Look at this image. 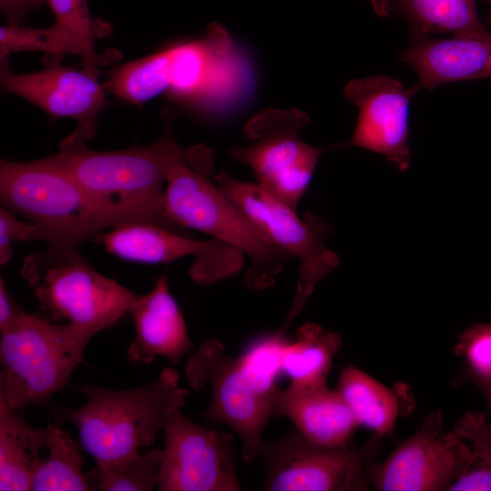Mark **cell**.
<instances>
[{"mask_svg":"<svg viewBox=\"0 0 491 491\" xmlns=\"http://www.w3.org/2000/svg\"><path fill=\"white\" fill-rule=\"evenodd\" d=\"M213 157L199 147L185 150L171 135L166 154L165 217L176 226L206 234L251 262L245 284L252 290L272 286L289 257L274 246L246 213L210 179Z\"/></svg>","mask_w":491,"mask_h":491,"instance_id":"cell-1","label":"cell"},{"mask_svg":"<svg viewBox=\"0 0 491 491\" xmlns=\"http://www.w3.org/2000/svg\"><path fill=\"white\" fill-rule=\"evenodd\" d=\"M170 130L153 144L95 151L85 140L66 136L49 158L66 170L119 225L142 221L180 232L164 213Z\"/></svg>","mask_w":491,"mask_h":491,"instance_id":"cell-2","label":"cell"},{"mask_svg":"<svg viewBox=\"0 0 491 491\" xmlns=\"http://www.w3.org/2000/svg\"><path fill=\"white\" fill-rule=\"evenodd\" d=\"M179 380L177 371L166 367L154 380L132 388L77 386L87 402L77 408L58 406L57 418L77 428L82 447L95 461L132 456L154 443L171 408L185 405L189 392Z\"/></svg>","mask_w":491,"mask_h":491,"instance_id":"cell-3","label":"cell"},{"mask_svg":"<svg viewBox=\"0 0 491 491\" xmlns=\"http://www.w3.org/2000/svg\"><path fill=\"white\" fill-rule=\"evenodd\" d=\"M0 200L35 225L33 240L51 247H79L119 225L49 156L27 162L1 159Z\"/></svg>","mask_w":491,"mask_h":491,"instance_id":"cell-4","label":"cell"},{"mask_svg":"<svg viewBox=\"0 0 491 491\" xmlns=\"http://www.w3.org/2000/svg\"><path fill=\"white\" fill-rule=\"evenodd\" d=\"M93 336L23 310L0 339V396L13 408L46 404L83 361Z\"/></svg>","mask_w":491,"mask_h":491,"instance_id":"cell-5","label":"cell"},{"mask_svg":"<svg viewBox=\"0 0 491 491\" xmlns=\"http://www.w3.org/2000/svg\"><path fill=\"white\" fill-rule=\"evenodd\" d=\"M20 274L52 320L93 336L128 314L137 295L96 271L79 247L31 253Z\"/></svg>","mask_w":491,"mask_h":491,"instance_id":"cell-6","label":"cell"},{"mask_svg":"<svg viewBox=\"0 0 491 491\" xmlns=\"http://www.w3.org/2000/svg\"><path fill=\"white\" fill-rule=\"evenodd\" d=\"M188 385L200 390L208 384L210 403L203 416L213 424L234 429L242 441V458H258L262 433L273 416L279 387L267 388L258 384L247 371L240 356L227 355L222 342L205 340L185 366Z\"/></svg>","mask_w":491,"mask_h":491,"instance_id":"cell-7","label":"cell"},{"mask_svg":"<svg viewBox=\"0 0 491 491\" xmlns=\"http://www.w3.org/2000/svg\"><path fill=\"white\" fill-rule=\"evenodd\" d=\"M308 121V116L296 109L265 110L244 127L251 143L229 149L233 159L252 169L256 184L296 210L321 155L327 150L299 138Z\"/></svg>","mask_w":491,"mask_h":491,"instance_id":"cell-8","label":"cell"},{"mask_svg":"<svg viewBox=\"0 0 491 491\" xmlns=\"http://www.w3.org/2000/svg\"><path fill=\"white\" fill-rule=\"evenodd\" d=\"M382 436L359 448L316 444L298 430L262 440L258 458L265 462V491H348L367 487L366 466L379 451Z\"/></svg>","mask_w":491,"mask_h":491,"instance_id":"cell-9","label":"cell"},{"mask_svg":"<svg viewBox=\"0 0 491 491\" xmlns=\"http://www.w3.org/2000/svg\"><path fill=\"white\" fill-rule=\"evenodd\" d=\"M215 178L266 238L289 258L298 261L301 281L314 286L339 265L337 255L326 246L331 228L322 218L312 213L301 218L296 209L256 183L243 182L225 173Z\"/></svg>","mask_w":491,"mask_h":491,"instance_id":"cell-10","label":"cell"},{"mask_svg":"<svg viewBox=\"0 0 491 491\" xmlns=\"http://www.w3.org/2000/svg\"><path fill=\"white\" fill-rule=\"evenodd\" d=\"M180 408H171L165 418L157 490H242L233 435L203 427Z\"/></svg>","mask_w":491,"mask_h":491,"instance_id":"cell-11","label":"cell"},{"mask_svg":"<svg viewBox=\"0 0 491 491\" xmlns=\"http://www.w3.org/2000/svg\"><path fill=\"white\" fill-rule=\"evenodd\" d=\"M469 456L467 442L445 431L442 414L435 411L386 459L368 463L367 479L383 491L450 490Z\"/></svg>","mask_w":491,"mask_h":491,"instance_id":"cell-12","label":"cell"},{"mask_svg":"<svg viewBox=\"0 0 491 491\" xmlns=\"http://www.w3.org/2000/svg\"><path fill=\"white\" fill-rule=\"evenodd\" d=\"M98 238L108 253L128 261L159 264L194 256L189 276L199 286H210L235 275L245 260L242 253L219 240L187 237L148 222L124 223Z\"/></svg>","mask_w":491,"mask_h":491,"instance_id":"cell-13","label":"cell"},{"mask_svg":"<svg viewBox=\"0 0 491 491\" xmlns=\"http://www.w3.org/2000/svg\"><path fill=\"white\" fill-rule=\"evenodd\" d=\"M420 87L418 84L406 89L386 75L351 80L345 95L358 107L359 115L347 145L381 154L401 171L408 169L409 104Z\"/></svg>","mask_w":491,"mask_h":491,"instance_id":"cell-14","label":"cell"},{"mask_svg":"<svg viewBox=\"0 0 491 491\" xmlns=\"http://www.w3.org/2000/svg\"><path fill=\"white\" fill-rule=\"evenodd\" d=\"M7 62H1L3 91L27 100L52 116L77 120L72 136L86 141L95 135L97 116L107 105L106 88L98 76L58 64L38 72L15 74Z\"/></svg>","mask_w":491,"mask_h":491,"instance_id":"cell-15","label":"cell"},{"mask_svg":"<svg viewBox=\"0 0 491 491\" xmlns=\"http://www.w3.org/2000/svg\"><path fill=\"white\" fill-rule=\"evenodd\" d=\"M489 22L491 25V12ZM399 58L413 67L418 84L429 90L456 81L491 78V29L448 38L415 35Z\"/></svg>","mask_w":491,"mask_h":491,"instance_id":"cell-16","label":"cell"},{"mask_svg":"<svg viewBox=\"0 0 491 491\" xmlns=\"http://www.w3.org/2000/svg\"><path fill=\"white\" fill-rule=\"evenodd\" d=\"M128 315L135 329V338L127 349L130 362L150 365L155 357L162 356L177 364L194 350L185 318L169 290L166 276L158 279L147 294H137Z\"/></svg>","mask_w":491,"mask_h":491,"instance_id":"cell-17","label":"cell"},{"mask_svg":"<svg viewBox=\"0 0 491 491\" xmlns=\"http://www.w3.org/2000/svg\"><path fill=\"white\" fill-rule=\"evenodd\" d=\"M273 416H286L308 440L329 447L346 446L359 426L339 392L326 384L291 382L279 388Z\"/></svg>","mask_w":491,"mask_h":491,"instance_id":"cell-18","label":"cell"},{"mask_svg":"<svg viewBox=\"0 0 491 491\" xmlns=\"http://www.w3.org/2000/svg\"><path fill=\"white\" fill-rule=\"evenodd\" d=\"M47 428L29 425L0 396V490H31Z\"/></svg>","mask_w":491,"mask_h":491,"instance_id":"cell-19","label":"cell"},{"mask_svg":"<svg viewBox=\"0 0 491 491\" xmlns=\"http://www.w3.org/2000/svg\"><path fill=\"white\" fill-rule=\"evenodd\" d=\"M55 23L45 28L47 56L80 57L83 69L98 76L100 56L95 50L96 39L105 33L104 24L92 17L87 0H45Z\"/></svg>","mask_w":491,"mask_h":491,"instance_id":"cell-20","label":"cell"},{"mask_svg":"<svg viewBox=\"0 0 491 491\" xmlns=\"http://www.w3.org/2000/svg\"><path fill=\"white\" fill-rule=\"evenodd\" d=\"M342 346L341 336L315 323H306L288 339L281 354V372L291 382L326 384L333 359Z\"/></svg>","mask_w":491,"mask_h":491,"instance_id":"cell-21","label":"cell"},{"mask_svg":"<svg viewBox=\"0 0 491 491\" xmlns=\"http://www.w3.org/2000/svg\"><path fill=\"white\" fill-rule=\"evenodd\" d=\"M209 51V64L204 83L193 103L205 109L221 107L235 98L246 83L244 61L229 34L212 24L204 35Z\"/></svg>","mask_w":491,"mask_h":491,"instance_id":"cell-22","label":"cell"},{"mask_svg":"<svg viewBox=\"0 0 491 491\" xmlns=\"http://www.w3.org/2000/svg\"><path fill=\"white\" fill-rule=\"evenodd\" d=\"M359 425L376 434H389L398 415L396 396L386 386L354 366L344 368L336 389Z\"/></svg>","mask_w":491,"mask_h":491,"instance_id":"cell-23","label":"cell"},{"mask_svg":"<svg viewBox=\"0 0 491 491\" xmlns=\"http://www.w3.org/2000/svg\"><path fill=\"white\" fill-rule=\"evenodd\" d=\"M45 448L48 456L36 469L32 483L33 491H87L94 490L87 474L84 473L85 459L82 446L70 432L58 424H49Z\"/></svg>","mask_w":491,"mask_h":491,"instance_id":"cell-24","label":"cell"},{"mask_svg":"<svg viewBox=\"0 0 491 491\" xmlns=\"http://www.w3.org/2000/svg\"><path fill=\"white\" fill-rule=\"evenodd\" d=\"M415 35H461L485 31L475 0H396Z\"/></svg>","mask_w":491,"mask_h":491,"instance_id":"cell-25","label":"cell"},{"mask_svg":"<svg viewBox=\"0 0 491 491\" xmlns=\"http://www.w3.org/2000/svg\"><path fill=\"white\" fill-rule=\"evenodd\" d=\"M170 47L115 67L105 84L117 98L140 105L170 87Z\"/></svg>","mask_w":491,"mask_h":491,"instance_id":"cell-26","label":"cell"},{"mask_svg":"<svg viewBox=\"0 0 491 491\" xmlns=\"http://www.w3.org/2000/svg\"><path fill=\"white\" fill-rule=\"evenodd\" d=\"M163 449H151L114 459L96 460L95 467L88 472L94 490L151 491L157 487Z\"/></svg>","mask_w":491,"mask_h":491,"instance_id":"cell-27","label":"cell"},{"mask_svg":"<svg viewBox=\"0 0 491 491\" xmlns=\"http://www.w3.org/2000/svg\"><path fill=\"white\" fill-rule=\"evenodd\" d=\"M454 432L470 443V456L451 491H491V424L486 415L466 411Z\"/></svg>","mask_w":491,"mask_h":491,"instance_id":"cell-28","label":"cell"},{"mask_svg":"<svg viewBox=\"0 0 491 491\" xmlns=\"http://www.w3.org/2000/svg\"><path fill=\"white\" fill-rule=\"evenodd\" d=\"M170 87L175 98L192 102L198 94L209 64L205 37L170 47Z\"/></svg>","mask_w":491,"mask_h":491,"instance_id":"cell-29","label":"cell"},{"mask_svg":"<svg viewBox=\"0 0 491 491\" xmlns=\"http://www.w3.org/2000/svg\"><path fill=\"white\" fill-rule=\"evenodd\" d=\"M473 379L481 388L491 385V325H476L463 334L457 346Z\"/></svg>","mask_w":491,"mask_h":491,"instance_id":"cell-30","label":"cell"},{"mask_svg":"<svg viewBox=\"0 0 491 491\" xmlns=\"http://www.w3.org/2000/svg\"><path fill=\"white\" fill-rule=\"evenodd\" d=\"M46 50L45 28L5 25L0 27V60L5 62L15 53Z\"/></svg>","mask_w":491,"mask_h":491,"instance_id":"cell-31","label":"cell"},{"mask_svg":"<svg viewBox=\"0 0 491 491\" xmlns=\"http://www.w3.org/2000/svg\"><path fill=\"white\" fill-rule=\"evenodd\" d=\"M8 208H0V265L8 264L14 254L16 241H32L35 225L29 221H21Z\"/></svg>","mask_w":491,"mask_h":491,"instance_id":"cell-32","label":"cell"},{"mask_svg":"<svg viewBox=\"0 0 491 491\" xmlns=\"http://www.w3.org/2000/svg\"><path fill=\"white\" fill-rule=\"evenodd\" d=\"M45 0H0V11L9 25H21Z\"/></svg>","mask_w":491,"mask_h":491,"instance_id":"cell-33","label":"cell"},{"mask_svg":"<svg viewBox=\"0 0 491 491\" xmlns=\"http://www.w3.org/2000/svg\"><path fill=\"white\" fill-rule=\"evenodd\" d=\"M23 309L8 293L5 282L0 280V332L7 330L18 318Z\"/></svg>","mask_w":491,"mask_h":491,"instance_id":"cell-34","label":"cell"},{"mask_svg":"<svg viewBox=\"0 0 491 491\" xmlns=\"http://www.w3.org/2000/svg\"><path fill=\"white\" fill-rule=\"evenodd\" d=\"M481 390L486 396L488 408L491 409V385L481 387Z\"/></svg>","mask_w":491,"mask_h":491,"instance_id":"cell-35","label":"cell"}]
</instances>
